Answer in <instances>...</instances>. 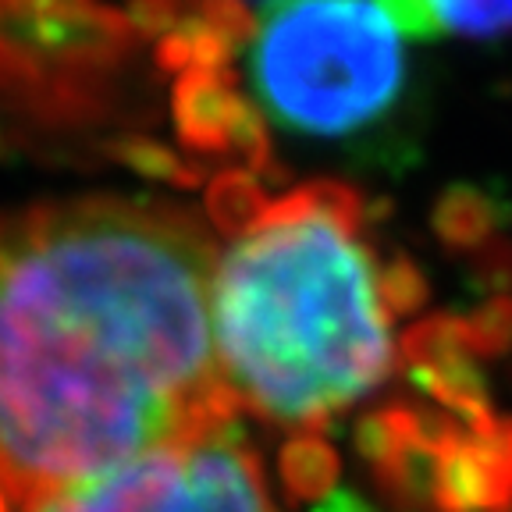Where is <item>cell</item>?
<instances>
[{
	"instance_id": "obj_2",
	"label": "cell",
	"mask_w": 512,
	"mask_h": 512,
	"mask_svg": "<svg viewBox=\"0 0 512 512\" xmlns=\"http://www.w3.org/2000/svg\"><path fill=\"white\" fill-rule=\"evenodd\" d=\"M395 306L356 192L317 182L260 203L210 281L224 392L274 427H328L392 374Z\"/></svg>"
},
{
	"instance_id": "obj_6",
	"label": "cell",
	"mask_w": 512,
	"mask_h": 512,
	"mask_svg": "<svg viewBox=\"0 0 512 512\" xmlns=\"http://www.w3.org/2000/svg\"><path fill=\"white\" fill-rule=\"evenodd\" d=\"M160 4H168L171 11L182 8V4H192L196 8V22L203 29L217 32V36H228L232 29H242L249 15L264 11L274 0H160Z\"/></svg>"
},
{
	"instance_id": "obj_3",
	"label": "cell",
	"mask_w": 512,
	"mask_h": 512,
	"mask_svg": "<svg viewBox=\"0 0 512 512\" xmlns=\"http://www.w3.org/2000/svg\"><path fill=\"white\" fill-rule=\"evenodd\" d=\"M256 111L296 139H349L406 89V32L381 0H274L246 32Z\"/></svg>"
},
{
	"instance_id": "obj_1",
	"label": "cell",
	"mask_w": 512,
	"mask_h": 512,
	"mask_svg": "<svg viewBox=\"0 0 512 512\" xmlns=\"http://www.w3.org/2000/svg\"><path fill=\"white\" fill-rule=\"evenodd\" d=\"M217 242L175 203L86 196L0 214V512L232 424Z\"/></svg>"
},
{
	"instance_id": "obj_4",
	"label": "cell",
	"mask_w": 512,
	"mask_h": 512,
	"mask_svg": "<svg viewBox=\"0 0 512 512\" xmlns=\"http://www.w3.org/2000/svg\"><path fill=\"white\" fill-rule=\"evenodd\" d=\"M8 512H274L239 420Z\"/></svg>"
},
{
	"instance_id": "obj_5",
	"label": "cell",
	"mask_w": 512,
	"mask_h": 512,
	"mask_svg": "<svg viewBox=\"0 0 512 512\" xmlns=\"http://www.w3.org/2000/svg\"><path fill=\"white\" fill-rule=\"evenodd\" d=\"M406 36H502L512 32V0H381Z\"/></svg>"
}]
</instances>
